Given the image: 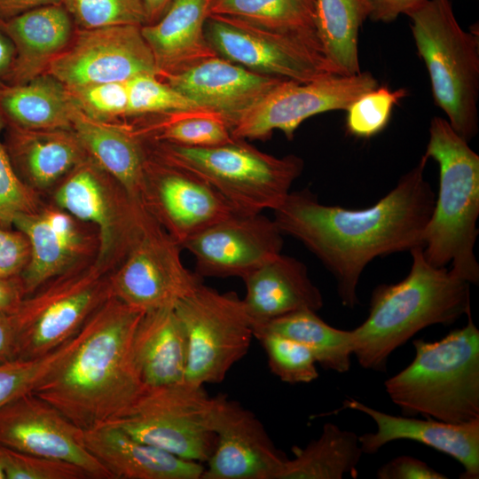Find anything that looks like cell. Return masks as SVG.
Instances as JSON below:
<instances>
[{
	"instance_id": "cell-38",
	"label": "cell",
	"mask_w": 479,
	"mask_h": 479,
	"mask_svg": "<svg viewBox=\"0 0 479 479\" xmlns=\"http://www.w3.org/2000/svg\"><path fill=\"white\" fill-rule=\"evenodd\" d=\"M126 116L161 114L200 108L155 75L145 74L127 82Z\"/></svg>"
},
{
	"instance_id": "cell-24",
	"label": "cell",
	"mask_w": 479,
	"mask_h": 479,
	"mask_svg": "<svg viewBox=\"0 0 479 479\" xmlns=\"http://www.w3.org/2000/svg\"><path fill=\"white\" fill-rule=\"evenodd\" d=\"M0 28L15 48L5 84H22L44 74L74 35V21L62 4L35 8L6 20Z\"/></svg>"
},
{
	"instance_id": "cell-10",
	"label": "cell",
	"mask_w": 479,
	"mask_h": 479,
	"mask_svg": "<svg viewBox=\"0 0 479 479\" xmlns=\"http://www.w3.org/2000/svg\"><path fill=\"white\" fill-rule=\"evenodd\" d=\"M187 337L185 381L204 386L222 382L242 359L254 338L253 321L243 299L199 285L174 306Z\"/></svg>"
},
{
	"instance_id": "cell-9",
	"label": "cell",
	"mask_w": 479,
	"mask_h": 479,
	"mask_svg": "<svg viewBox=\"0 0 479 479\" xmlns=\"http://www.w3.org/2000/svg\"><path fill=\"white\" fill-rule=\"evenodd\" d=\"M213 397L186 381L145 387L121 415L104 425L181 459L204 463L216 446L211 426Z\"/></svg>"
},
{
	"instance_id": "cell-41",
	"label": "cell",
	"mask_w": 479,
	"mask_h": 479,
	"mask_svg": "<svg viewBox=\"0 0 479 479\" xmlns=\"http://www.w3.org/2000/svg\"><path fill=\"white\" fill-rule=\"evenodd\" d=\"M5 479H93L82 467L61 459L37 456L0 445Z\"/></svg>"
},
{
	"instance_id": "cell-43",
	"label": "cell",
	"mask_w": 479,
	"mask_h": 479,
	"mask_svg": "<svg viewBox=\"0 0 479 479\" xmlns=\"http://www.w3.org/2000/svg\"><path fill=\"white\" fill-rule=\"evenodd\" d=\"M5 126L6 121L0 112V132ZM35 211V195L18 176L6 147L0 140V224L9 227L17 216Z\"/></svg>"
},
{
	"instance_id": "cell-23",
	"label": "cell",
	"mask_w": 479,
	"mask_h": 479,
	"mask_svg": "<svg viewBox=\"0 0 479 479\" xmlns=\"http://www.w3.org/2000/svg\"><path fill=\"white\" fill-rule=\"evenodd\" d=\"M83 441L114 479H201L205 468L109 425L84 430Z\"/></svg>"
},
{
	"instance_id": "cell-7",
	"label": "cell",
	"mask_w": 479,
	"mask_h": 479,
	"mask_svg": "<svg viewBox=\"0 0 479 479\" xmlns=\"http://www.w3.org/2000/svg\"><path fill=\"white\" fill-rule=\"evenodd\" d=\"M428 69L435 104L467 141L478 130L479 40L459 24L450 0H427L406 14Z\"/></svg>"
},
{
	"instance_id": "cell-12",
	"label": "cell",
	"mask_w": 479,
	"mask_h": 479,
	"mask_svg": "<svg viewBox=\"0 0 479 479\" xmlns=\"http://www.w3.org/2000/svg\"><path fill=\"white\" fill-rule=\"evenodd\" d=\"M378 87L369 72L331 75L307 82L285 81L244 113L232 126L233 138L265 140L276 130L287 139L308 118L329 111L346 110L357 98Z\"/></svg>"
},
{
	"instance_id": "cell-40",
	"label": "cell",
	"mask_w": 479,
	"mask_h": 479,
	"mask_svg": "<svg viewBox=\"0 0 479 479\" xmlns=\"http://www.w3.org/2000/svg\"><path fill=\"white\" fill-rule=\"evenodd\" d=\"M406 94L404 89L391 90L377 87L357 98L347 109L346 128L357 137L369 138L389 122L395 105Z\"/></svg>"
},
{
	"instance_id": "cell-31",
	"label": "cell",
	"mask_w": 479,
	"mask_h": 479,
	"mask_svg": "<svg viewBox=\"0 0 479 479\" xmlns=\"http://www.w3.org/2000/svg\"><path fill=\"white\" fill-rule=\"evenodd\" d=\"M366 19L362 0H315V24L320 48L340 75L361 72L358 34Z\"/></svg>"
},
{
	"instance_id": "cell-48",
	"label": "cell",
	"mask_w": 479,
	"mask_h": 479,
	"mask_svg": "<svg viewBox=\"0 0 479 479\" xmlns=\"http://www.w3.org/2000/svg\"><path fill=\"white\" fill-rule=\"evenodd\" d=\"M17 338L12 315L0 314V364L15 359Z\"/></svg>"
},
{
	"instance_id": "cell-22",
	"label": "cell",
	"mask_w": 479,
	"mask_h": 479,
	"mask_svg": "<svg viewBox=\"0 0 479 479\" xmlns=\"http://www.w3.org/2000/svg\"><path fill=\"white\" fill-rule=\"evenodd\" d=\"M242 279L243 302L253 326L295 311L317 312L323 307L322 294L310 280L306 265L282 253Z\"/></svg>"
},
{
	"instance_id": "cell-6",
	"label": "cell",
	"mask_w": 479,
	"mask_h": 479,
	"mask_svg": "<svg viewBox=\"0 0 479 479\" xmlns=\"http://www.w3.org/2000/svg\"><path fill=\"white\" fill-rule=\"evenodd\" d=\"M148 141L151 153L199 176L243 213L277 209L304 167L295 154L276 157L242 139L207 147Z\"/></svg>"
},
{
	"instance_id": "cell-16",
	"label": "cell",
	"mask_w": 479,
	"mask_h": 479,
	"mask_svg": "<svg viewBox=\"0 0 479 479\" xmlns=\"http://www.w3.org/2000/svg\"><path fill=\"white\" fill-rule=\"evenodd\" d=\"M283 234L262 213H237L200 231L182 244L202 279H243L283 248Z\"/></svg>"
},
{
	"instance_id": "cell-29",
	"label": "cell",
	"mask_w": 479,
	"mask_h": 479,
	"mask_svg": "<svg viewBox=\"0 0 479 479\" xmlns=\"http://www.w3.org/2000/svg\"><path fill=\"white\" fill-rule=\"evenodd\" d=\"M73 104L64 84L48 73L0 88L1 114L7 123L23 129L71 130Z\"/></svg>"
},
{
	"instance_id": "cell-34",
	"label": "cell",
	"mask_w": 479,
	"mask_h": 479,
	"mask_svg": "<svg viewBox=\"0 0 479 479\" xmlns=\"http://www.w3.org/2000/svg\"><path fill=\"white\" fill-rule=\"evenodd\" d=\"M135 133L143 139L192 147L230 143L235 138L226 119L219 113L200 107L161 114Z\"/></svg>"
},
{
	"instance_id": "cell-8",
	"label": "cell",
	"mask_w": 479,
	"mask_h": 479,
	"mask_svg": "<svg viewBox=\"0 0 479 479\" xmlns=\"http://www.w3.org/2000/svg\"><path fill=\"white\" fill-rule=\"evenodd\" d=\"M112 296L103 266L74 264L26 296L12 315L17 338L16 358L43 356L76 334Z\"/></svg>"
},
{
	"instance_id": "cell-20",
	"label": "cell",
	"mask_w": 479,
	"mask_h": 479,
	"mask_svg": "<svg viewBox=\"0 0 479 479\" xmlns=\"http://www.w3.org/2000/svg\"><path fill=\"white\" fill-rule=\"evenodd\" d=\"M343 406L366 414L376 424L375 432L358 436L363 453L373 454L397 440L415 441L455 459L463 467L461 478H479V419L454 424L432 418L395 416L354 398L345 399Z\"/></svg>"
},
{
	"instance_id": "cell-49",
	"label": "cell",
	"mask_w": 479,
	"mask_h": 479,
	"mask_svg": "<svg viewBox=\"0 0 479 479\" xmlns=\"http://www.w3.org/2000/svg\"><path fill=\"white\" fill-rule=\"evenodd\" d=\"M61 4V0H0V20H6L37 7Z\"/></svg>"
},
{
	"instance_id": "cell-19",
	"label": "cell",
	"mask_w": 479,
	"mask_h": 479,
	"mask_svg": "<svg viewBox=\"0 0 479 479\" xmlns=\"http://www.w3.org/2000/svg\"><path fill=\"white\" fill-rule=\"evenodd\" d=\"M201 107L221 114L230 128L282 84V78L253 72L218 55L162 79Z\"/></svg>"
},
{
	"instance_id": "cell-46",
	"label": "cell",
	"mask_w": 479,
	"mask_h": 479,
	"mask_svg": "<svg viewBox=\"0 0 479 479\" xmlns=\"http://www.w3.org/2000/svg\"><path fill=\"white\" fill-rule=\"evenodd\" d=\"M367 18L373 21L390 22L407 14L427 0H362Z\"/></svg>"
},
{
	"instance_id": "cell-50",
	"label": "cell",
	"mask_w": 479,
	"mask_h": 479,
	"mask_svg": "<svg viewBox=\"0 0 479 479\" xmlns=\"http://www.w3.org/2000/svg\"><path fill=\"white\" fill-rule=\"evenodd\" d=\"M14 59V45L10 37L0 28V88L5 84Z\"/></svg>"
},
{
	"instance_id": "cell-33",
	"label": "cell",
	"mask_w": 479,
	"mask_h": 479,
	"mask_svg": "<svg viewBox=\"0 0 479 479\" xmlns=\"http://www.w3.org/2000/svg\"><path fill=\"white\" fill-rule=\"evenodd\" d=\"M209 14L239 18L298 37L321 50L315 24V0H214Z\"/></svg>"
},
{
	"instance_id": "cell-15",
	"label": "cell",
	"mask_w": 479,
	"mask_h": 479,
	"mask_svg": "<svg viewBox=\"0 0 479 479\" xmlns=\"http://www.w3.org/2000/svg\"><path fill=\"white\" fill-rule=\"evenodd\" d=\"M145 151L142 206L181 247L200 231L240 213L199 176Z\"/></svg>"
},
{
	"instance_id": "cell-51",
	"label": "cell",
	"mask_w": 479,
	"mask_h": 479,
	"mask_svg": "<svg viewBox=\"0 0 479 479\" xmlns=\"http://www.w3.org/2000/svg\"><path fill=\"white\" fill-rule=\"evenodd\" d=\"M146 17V24L157 21L172 0H141Z\"/></svg>"
},
{
	"instance_id": "cell-18",
	"label": "cell",
	"mask_w": 479,
	"mask_h": 479,
	"mask_svg": "<svg viewBox=\"0 0 479 479\" xmlns=\"http://www.w3.org/2000/svg\"><path fill=\"white\" fill-rule=\"evenodd\" d=\"M215 449L201 479H279L287 460L258 417L239 402L213 397Z\"/></svg>"
},
{
	"instance_id": "cell-28",
	"label": "cell",
	"mask_w": 479,
	"mask_h": 479,
	"mask_svg": "<svg viewBox=\"0 0 479 479\" xmlns=\"http://www.w3.org/2000/svg\"><path fill=\"white\" fill-rule=\"evenodd\" d=\"M6 127L5 147L28 185L48 187L84 161L87 153L72 129L28 130L7 122Z\"/></svg>"
},
{
	"instance_id": "cell-37",
	"label": "cell",
	"mask_w": 479,
	"mask_h": 479,
	"mask_svg": "<svg viewBox=\"0 0 479 479\" xmlns=\"http://www.w3.org/2000/svg\"><path fill=\"white\" fill-rule=\"evenodd\" d=\"M265 350L271 373L289 384L310 383L318 377L316 359L302 343L270 331H255Z\"/></svg>"
},
{
	"instance_id": "cell-39",
	"label": "cell",
	"mask_w": 479,
	"mask_h": 479,
	"mask_svg": "<svg viewBox=\"0 0 479 479\" xmlns=\"http://www.w3.org/2000/svg\"><path fill=\"white\" fill-rule=\"evenodd\" d=\"M80 29L146 24L141 0H61Z\"/></svg>"
},
{
	"instance_id": "cell-3",
	"label": "cell",
	"mask_w": 479,
	"mask_h": 479,
	"mask_svg": "<svg viewBox=\"0 0 479 479\" xmlns=\"http://www.w3.org/2000/svg\"><path fill=\"white\" fill-rule=\"evenodd\" d=\"M410 253L407 276L397 283L377 286L367 318L351 330L353 355L365 369L385 372L392 352L419 331L451 325L470 313V284L451 269L429 263L422 247Z\"/></svg>"
},
{
	"instance_id": "cell-4",
	"label": "cell",
	"mask_w": 479,
	"mask_h": 479,
	"mask_svg": "<svg viewBox=\"0 0 479 479\" xmlns=\"http://www.w3.org/2000/svg\"><path fill=\"white\" fill-rule=\"evenodd\" d=\"M439 167V188L423 234L422 252L470 285L479 283L475 247L479 230V156L446 119L436 116L424 153Z\"/></svg>"
},
{
	"instance_id": "cell-30",
	"label": "cell",
	"mask_w": 479,
	"mask_h": 479,
	"mask_svg": "<svg viewBox=\"0 0 479 479\" xmlns=\"http://www.w3.org/2000/svg\"><path fill=\"white\" fill-rule=\"evenodd\" d=\"M294 457L287 459L279 479H342L356 474L364 454L358 436L326 422L317 439L304 448L295 447Z\"/></svg>"
},
{
	"instance_id": "cell-17",
	"label": "cell",
	"mask_w": 479,
	"mask_h": 479,
	"mask_svg": "<svg viewBox=\"0 0 479 479\" xmlns=\"http://www.w3.org/2000/svg\"><path fill=\"white\" fill-rule=\"evenodd\" d=\"M84 430L33 392L0 409V445L24 453L74 463L93 479H114L86 448Z\"/></svg>"
},
{
	"instance_id": "cell-52",
	"label": "cell",
	"mask_w": 479,
	"mask_h": 479,
	"mask_svg": "<svg viewBox=\"0 0 479 479\" xmlns=\"http://www.w3.org/2000/svg\"><path fill=\"white\" fill-rule=\"evenodd\" d=\"M0 479H5V475H4L3 467L1 465V462H0Z\"/></svg>"
},
{
	"instance_id": "cell-36",
	"label": "cell",
	"mask_w": 479,
	"mask_h": 479,
	"mask_svg": "<svg viewBox=\"0 0 479 479\" xmlns=\"http://www.w3.org/2000/svg\"><path fill=\"white\" fill-rule=\"evenodd\" d=\"M83 328L52 351L37 357L15 358L0 364V409L13 399L32 392L77 348Z\"/></svg>"
},
{
	"instance_id": "cell-25",
	"label": "cell",
	"mask_w": 479,
	"mask_h": 479,
	"mask_svg": "<svg viewBox=\"0 0 479 479\" xmlns=\"http://www.w3.org/2000/svg\"><path fill=\"white\" fill-rule=\"evenodd\" d=\"M12 224L27 239L30 258L20 274L25 297L73 266L82 242L71 218L56 210L17 216Z\"/></svg>"
},
{
	"instance_id": "cell-42",
	"label": "cell",
	"mask_w": 479,
	"mask_h": 479,
	"mask_svg": "<svg viewBox=\"0 0 479 479\" xmlns=\"http://www.w3.org/2000/svg\"><path fill=\"white\" fill-rule=\"evenodd\" d=\"M67 90L75 106L94 120L109 122L126 116L127 82L97 83Z\"/></svg>"
},
{
	"instance_id": "cell-2",
	"label": "cell",
	"mask_w": 479,
	"mask_h": 479,
	"mask_svg": "<svg viewBox=\"0 0 479 479\" xmlns=\"http://www.w3.org/2000/svg\"><path fill=\"white\" fill-rule=\"evenodd\" d=\"M145 312L110 296L83 325L77 348L32 392L83 430L121 415L145 388L133 357Z\"/></svg>"
},
{
	"instance_id": "cell-44",
	"label": "cell",
	"mask_w": 479,
	"mask_h": 479,
	"mask_svg": "<svg viewBox=\"0 0 479 479\" xmlns=\"http://www.w3.org/2000/svg\"><path fill=\"white\" fill-rule=\"evenodd\" d=\"M30 258L27 237L19 230L11 231L0 224V278L20 277Z\"/></svg>"
},
{
	"instance_id": "cell-26",
	"label": "cell",
	"mask_w": 479,
	"mask_h": 479,
	"mask_svg": "<svg viewBox=\"0 0 479 479\" xmlns=\"http://www.w3.org/2000/svg\"><path fill=\"white\" fill-rule=\"evenodd\" d=\"M133 357L145 387L185 381L188 342L174 306L143 314L134 334Z\"/></svg>"
},
{
	"instance_id": "cell-5",
	"label": "cell",
	"mask_w": 479,
	"mask_h": 479,
	"mask_svg": "<svg viewBox=\"0 0 479 479\" xmlns=\"http://www.w3.org/2000/svg\"><path fill=\"white\" fill-rule=\"evenodd\" d=\"M467 324L436 342H412V363L384 382L404 416L461 424L479 419V330Z\"/></svg>"
},
{
	"instance_id": "cell-14",
	"label": "cell",
	"mask_w": 479,
	"mask_h": 479,
	"mask_svg": "<svg viewBox=\"0 0 479 479\" xmlns=\"http://www.w3.org/2000/svg\"><path fill=\"white\" fill-rule=\"evenodd\" d=\"M46 73L67 89L128 82L145 74L157 76L153 53L136 25L78 28Z\"/></svg>"
},
{
	"instance_id": "cell-35",
	"label": "cell",
	"mask_w": 479,
	"mask_h": 479,
	"mask_svg": "<svg viewBox=\"0 0 479 479\" xmlns=\"http://www.w3.org/2000/svg\"><path fill=\"white\" fill-rule=\"evenodd\" d=\"M75 169L58 190L56 201L74 216L98 225L102 260L115 243L114 214L110 211L102 185L91 166L83 161Z\"/></svg>"
},
{
	"instance_id": "cell-27",
	"label": "cell",
	"mask_w": 479,
	"mask_h": 479,
	"mask_svg": "<svg viewBox=\"0 0 479 479\" xmlns=\"http://www.w3.org/2000/svg\"><path fill=\"white\" fill-rule=\"evenodd\" d=\"M71 122L86 153L118 181L132 200L142 206L146 159L143 140L133 130L87 116L75 103Z\"/></svg>"
},
{
	"instance_id": "cell-21",
	"label": "cell",
	"mask_w": 479,
	"mask_h": 479,
	"mask_svg": "<svg viewBox=\"0 0 479 479\" xmlns=\"http://www.w3.org/2000/svg\"><path fill=\"white\" fill-rule=\"evenodd\" d=\"M213 1L172 0L157 21L141 26L160 79L216 56L205 35Z\"/></svg>"
},
{
	"instance_id": "cell-45",
	"label": "cell",
	"mask_w": 479,
	"mask_h": 479,
	"mask_svg": "<svg viewBox=\"0 0 479 479\" xmlns=\"http://www.w3.org/2000/svg\"><path fill=\"white\" fill-rule=\"evenodd\" d=\"M379 479H446L447 476L426 462L402 455L383 464L376 472Z\"/></svg>"
},
{
	"instance_id": "cell-47",
	"label": "cell",
	"mask_w": 479,
	"mask_h": 479,
	"mask_svg": "<svg viewBox=\"0 0 479 479\" xmlns=\"http://www.w3.org/2000/svg\"><path fill=\"white\" fill-rule=\"evenodd\" d=\"M25 298L20 277L0 278V314L13 315L19 310Z\"/></svg>"
},
{
	"instance_id": "cell-32",
	"label": "cell",
	"mask_w": 479,
	"mask_h": 479,
	"mask_svg": "<svg viewBox=\"0 0 479 479\" xmlns=\"http://www.w3.org/2000/svg\"><path fill=\"white\" fill-rule=\"evenodd\" d=\"M253 330L273 332L302 343L325 370L346 373L350 368L354 352L352 331L328 325L316 311H295L254 326Z\"/></svg>"
},
{
	"instance_id": "cell-13",
	"label": "cell",
	"mask_w": 479,
	"mask_h": 479,
	"mask_svg": "<svg viewBox=\"0 0 479 479\" xmlns=\"http://www.w3.org/2000/svg\"><path fill=\"white\" fill-rule=\"evenodd\" d=\"M181 249L153 219L109 278L112 295L143 311L175 306L203 283L183 264Z\"/></svg>"
},
{
	"instance_id": "cell-1",
	"label": "cell",
	"mask_w": 479,
	"mask_h": 479,
	"mask_svg": "<svg viewBox=\"0 0 479 479\" xmlns=\"http://www.w3.org/2000/svg\"><path fill=\"white\" fill-rule=\"evenodd\" d=\"M428 158L403 175L373 206L325 205L307 189L290 192L274 212L283 235L302 242L331 272L342 304L354 308L360 277L374 258L422 247L436 194L424 173Z\"/></svg>"
},
{
	"instance_id": "cell-11",
	"label": "cell",
	"mask_w": 479,
	"mask_h": 479,
	"mask_svg": "<svg viewBox=\"0 0 479 479\" xmlns=\"http://www.w3.org/2000/svg\"><path fill=\"white\" fill-rule=\"evenodd\" d=\"M205 35L216 55L261 75L296 82L338 75L318 46L239 18L209 14Z\"/></svg>"
}]
</instances>
